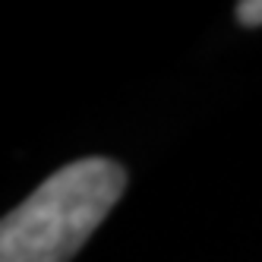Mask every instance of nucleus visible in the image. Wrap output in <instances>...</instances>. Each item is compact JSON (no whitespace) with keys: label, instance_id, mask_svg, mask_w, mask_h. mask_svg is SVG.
<instances>
[{"label":"nucleus","instance_id":"nucleus-1","mask_svg":"<svg viewBox=\"0 0 262 262\" xmlns=\"http://www.w3.org/2000/svg\"><path fill=\"white\" fill-rule=\"evenodd\" d=\"M126 171L79 158L54 171L0 224V262H70L123 196Z\"/></svg>","mask_w":262,"mask_h":262}]
</instances>
